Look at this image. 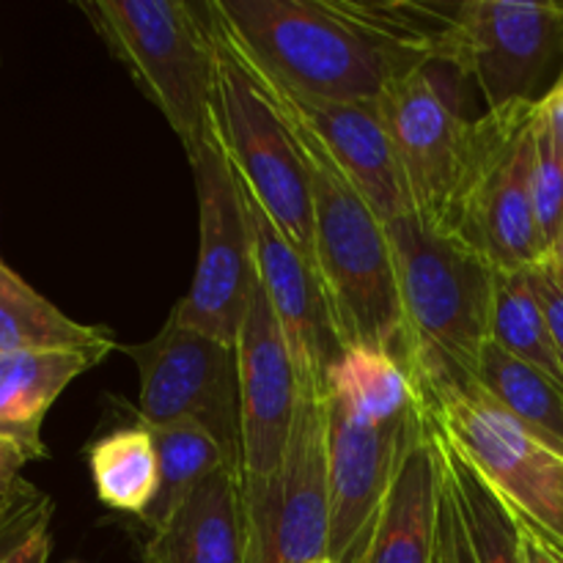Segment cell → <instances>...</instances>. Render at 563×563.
<instances>
[{
  "label": "cell",
  "mask_w": 563,
  "mask_h": 563,
  "mask_svg": "<svg viewBox=\"0 0 563 563\" xmlns=\"http://www.w3.org/2000/svg\"><path fill=\"white\" fill-rule=\"evenodd\" d=\"M456 3L209 0L214 31L258 75L302 97L363 102L443 58Z\"/></svg>",
  "instance_id": "obj_1"
},
{
  "label": "cell",
  "mask_w": 563,
  "mask_h": 563,
  "mask_svg": "<svg viewBox=\"0 0 563 563\" xmlns=\"http://www.w3.org/2000/svg\"><path fill=\"white\" fill-rule=\"evenodd\" d=\"M311 165L313 273L341 346H374L410 368V335L401 308L388 229L333 159L295 130Z\"/></svg>",
  "instance_id": "obj_2"
},
{
  "label": "cell",
  "mask_w": 563,
  "mask_h": 563,
  "mask_svg": "<svg viewBox=\"0 0 563 563\" xmlns=\"http://www.w3.org/2000/svg\"><path fill=\"white\" fill-rule=\"evenodd\" d=\"M394 247L416 383L476 379L493 324L498 269L471 245L416 214L385 223Z\"/></svg>",
  "instance_id": "obj_3"
},
{
  "label": "cell",
  "mask_w": 563,
  "mask_h": 563,
  "mask_svg": "<svg viewBox=\"0 0 563 563\" xmlns=\"http://www.w3.org/2000/svg\"><path fill=\"white\" fill-rule=\"evenodd\" d=\"M80 9L143 97L165 115L187 157H196L212 135L218 104L220 55L207 3L91 0Z\"/></svg>",
  "instance_id": "obj_4"
},
{
  "label": "cell",
  "mask_w": 563,
  "mask_h": 563,
  "mask_svg": "<svg viewBox=\"0 0 563 563\" xmlns=\"http://www.w3.org/2000/svg\"><path fill=\"white\" fill-rule=\"evenodd\" d=\"M440 438L517 517L563 548V449L506 412L476 379L416 383Z\"/></svg>",
  "instance_id": "obj_5"
},
{
  "label": "cell",
  "mask_w": 563,
  "mask_h": 563,
  "mask_svg": "<svg viewBox=\"0 0 563 563\" xmlns=\"http://www.w3.org/2000/svg\"><path fill=\"white\" fill-rule=\"evenodd\" d=\"M539 104H509L476 119V152L445 231L482 253L498 273L548 262L533 201Z\"/></svg>",
  "instance_id": "obj_6"
},
{
  "label": "cell",
  "mask_w": 563,
  "mask_h": 563,
  "mask_svg": "<svg viewBox=\"0 0 563 563\" xmlns=\"http://www.w3.org/2000/svg\"><path fill=\"white\" fill-rule=\"evenodd\" d=\"M214 38L220 55L214 104L220 143L247 192L313 267V185L306 152L218 31Z\"/></svg>",
  "instance_id": "obj_7"
},
{
  "label": "cell",
  "mask_w": 563,
  "mask_h": 563,
  "mask_svg": "<svg viewBox=\"0 0 563 563\" xmlns=\"http://www.w3.org/2000/svg\"><path fill=\"white\" fill-rule=\"evenodd\" d=\"M440 64L471 75L487 110L542 104L563 77V3H456Z\"/></svg>",
  "instance_id": "obj_8"
},
{
  "label": "cell",
  "mask_w": 563,
  "mask_h": 563,
  "mask_svg": "<svg viewBox=\"0 0 563 563\" xmlns=\"http://www.w3.org/2000/svg\"><path fill=\"white\" fill-rule=\"evenodd\" d=\"M190 165L198 196V262L190 289L170 313L185 328L236 346L258 273L245 196L220 143L218 121Z\"/></svg>",
  "instance_id": "obj_9"
},
{
  "label": "cell",
  "mask_w": 563,
  "mask_h": 563,
  "mask_svg": "<svg viewBox=\"0 0 563 563\" xmlns=\"http://www.w3.org/2000/svg\"><path fill=\"white\" fill-rule=\"evenodd\" d=\"M137 366V423H196L212 434L231 467L242 471L240 363L236 346L185 328L170 313L154 339L124 346Z\"/></svg>",
  "instance_id": "obj_10"
},
{
  "label": "cell",
  "mask_w": 563,
  "mask_h": 563,
  "mask_svg": "<svg viewBox=\"0 0 563 563\" xmlns=\"http://www.w3.org/2000/svg\"><path fill=\"white\" fill-rule=\"evenodd\" d=\"M247 563L330 559V467L324 396L300 394L280 465L258 487H242Z\"/></svg>",
  "instance_id": "obj_11"
},
{
  "label": "cell",
  "mask_w": 563,
  "mask_h": 563,
  "mask_svg": "<svg viewBox=\"0 0 563 563\" xmlns=\"http://www.w3.org/2000/svg\"><path fill=\"white\" fill-rule=\"evenodd\" d=\"M385 124L410 192L412 214L445 231L476 152V121L445 102L429 69L385 88Z\"/></svg>",
  "instance_id": "obj_12"
},
{
  "label": "cell",
  "mask_w": 563,
  "mask_h": 563,
  "mask_svg": "<svg viewBox=\"0 0 563 563\" xmlns=\"http://www.w3.org/2000/svg\"><path fill=\"white\" fill-rule=\"evenodd\" d=\"M245 71L262 88L264 97L273 102L280 119L311 137L333 159L335 168L350 179V185L361 192L363 201L377 212L383 223L412 214L410 192H407L405 176H401L399 157H396L379 99L335 102V99L302 97V93L289 91L280 82L258 75L251 66H245Z\"/></svg>",
  "instance_id": "obj_13"
},
{
  "label": "cell",
  "mask_w": 563,
  "mask_h": 563,
  "mask_svg": "<svg viewBox=\"0 0 563 563\" xmlns=\"http://www.w3.org/2000/svg\"><path fill=\"white\" fill-rule=\"evenodd\" d=\"M328 407V467H330V561L357 563L383 500L394 484L407 449L427 423V407L399 421L374 423Z\"/></svg>",
  "instance_id": "obj_14"
},
{
  "label": "cell",
  "mask_w": 563,
  "mask_h": 563,
  "mask_svg": "<svg viewBox=\"0 0 563 563\" xmlns=\"http://www.w3.org/2000/svg\"><path fill=\"white\" fill-rule=\"evenodd\" d=\"M236 363H240L242 487H258L278 471L300 399L289 346L258 275L236 339Z\"/></svg>",
  "instance_id": "obj_15"
},
{
  "label": "cell",
  "mask_w": 563,
  "mask_h": 563,
  "mask_svg": "<svg viewBox=\"0 0 563 563\" xmlns=\"http://www.w3.org/2000/svg\"><path fill=\"white\" fill-rule=\"evenodd\" d=\"M242 196H245L247 218H251L258 280L267 291L269 306L289 346L300 394L324 396L328 372L339 361L344 346L330 322L322 286L306 256L280 234L278 225L258 207L245 185H242Z\"/></svg>",
  "instance_id": "obj_16"
},
{
  "label": "cell",
  "mask_w": 563,
  "mask_h": 563,
  "mask_svg": "<svg viewBox=\"0 0 563 563\" xmlns=\"http://www.w3.org/2000/svg\"><path fill=\"white\" fill-rule=\"evenodd\" d=\"M143 563H247L242 471L203 478L159 531L148 533Z\"/></svg>",
  "instance_id": "obj_17"
},
{
  "label": "cell",
  "mask_w": 563,
  "mask_h": 563,
  "mask_svg": "<svg viewBox=\"0 0 563 563\" xmlns=\"http://www.w3.org/2000/svg\"><path fill=\"white\" fill-rule=\"evenodd\" d=\"M440 515V451L432 421L407 449L357 563H432Z\"/></svg>",
  "instance_id": "obj_18"
},
{
  "label": "cell",
  "mask_w": 563,
  "mask_h": 563,
  "mask_svg": "<svg viewBox=\"0 0 563 563\" xmlns=\"http://www.w3.org/2000/svg\"><path fill=\"white\" fill-rule=\"evenodd\" d=\"M113 350H20L0 355V438L11 440L27 462L49 454L42 423L58 396Z\"/></svg>",
  "instance_id": "obj_19"
},
{
  "label": "cell",
  "mask_w": 563,
  "mask_h": 563,
  "mask_svg": "<svg viewBox=\"0 0 563 563\" xmlns=\"http://www.w3.org/2000/svg\"><path fill=\"white\" fill-rule=\"evenodd\" d=\"M324 399L366 421H399L421 407L410 368L385 350L346 346L328 372Z\"/></svg>",
  "instance_id": "obj_20"
},
{
  "label": "cell",
  "mask_w": 563,
  "mask_h": 563,
  "mask_svg": "<svg viewBox=\"0 0 563 563\" xmlns=\"http://www.w3.org/2000/svg\"><path fill=\"white\" fill-rule=\"evenodd\" d=\"M20 350H115L113 333L66 317L0 262V355Z\"/></svg>",
  "instance_id": "obj_21"
},
{
  "label": "cell",
  "mask_w": 563,
  "mask_h": 563,
  "mask_svg": "<svg viewBox=\"0 0 563 563\" xmlns=\"http://www.w3.org/2000/svg\"><path fill=\"white\" fill-rule=\"evenodd\" d=\"M97 498L108 509L143 520L157 495L159 462L152 429L135 423L108 432L88 445Z\"/></svg>",
  "instance_id": "obj_22"
},
{
  "label": "cell",
  "mask_w": 563,
  "mask_h": 563,
  "mask_svg": "<svg viewBox=\"0 0 563 563\" xmlns=\"http://www.w3.org/2000/svg\"><path fill=\"white\" fill-rule=\"evenodd\" d=\"M476 383L522 423L563 449V388L495 341L482 346Z\"/></svg>",
  "instance_id": "obj_23"
},
{
  "label": "cell",
  "mask_w": 563,
  "mask_h": 563,
  "mask_svg": "<svg viewBox=\"0 0 563 563\" xmlns=\"http://www.w3.org/2000/svg\"><path fill=\"white\" fill-rule=\"evenodd\" d=\"M154 438L159 462L157 495L143 515L148 533L159 531L174 517V511L190 498L192 489L212 476L220 467H231L223 449L196 423H168V427H148Z\"/></svg>",
  "instance_id": "obj_24"
},
{
  "label": "cell",
  "mask_w": 563,
  "mask_h": 563,
  "mask_svg": "<svg viewBox=\"0 0 563 563\" xmlns=\"http://www.w3.org/2000/svg\"><path fill=\"white\" fill-rule=\"evenodd\" d=\"M489 341L504 346L520 361L531 363L533 368L548 374L563 388L561 357L555 352L548 317H544L542 302H539L526 269L498 273V278H495Z\"/></svg>",
  "instance_id": "obj_25"
},
{
  "label": "cell",
  "mask_w": 563,
  "mask_h": 563,
  "mask_svg": "<svg viewBox=\"0 0 563 563\" xmlns=\"http://www.w3.org/2000/svg\"><path fill=\"white\" fill-rule=\"evenodd\" d=\"M434 438H438L445 473H449L451 484H454L456 500H460L462 517H465L478 563H522L515 511L440 438L438 429H434Z\"/></svg>",
  "instance_id": "obj_26"
},
{
  "label": "cell",
  "mask_w": 563,
  "mask_h": 563,
  "mask_svg": "<svg viewBox=\"0 0 563 563\" xmlns=\"http://www.w3.org/2000/svg\"><path fill=\"white\" fill-rule=\"evenodd\" d=\"M537 157H533V201H537L539 229H542L544 245L553 251L563 229V146L542 113L537 110Z\"/></svg>",
  "instance_id": "obj_27"
},
{
  "label": "cell",
  "mask_w": 563,
  "mask_h": 563,
  "mask_svg": "<svg viewBox=\"0 0 563 563\" xmlns=\"http://www.w3.org/2000/svg\"><path fill=\"white\" fill-rule=\"evenodd\" d=\"M53 511V498L20 478L9 498L0 500V563L11 559L27 539L49 528Z\"/></svg>",
  "instance_id": "obj_28"
},
{
  "label": "cell",
  "mask_w": 563,
  "mask_h": 563,
  "mask_svg": "<svg viewBox=\"0 0 563 563\" xmlns=\"http://www.w3.org/2000/svg\"><path fill=\"white\" fill-rule=\"evenodd\" d=\"M432 563H478L465 517H462L460 500H456L454 484H451L449 473H445L443 456H440V515Z\"/></svg>",
  "instance_id": "obj_29"
},
{
  "label": "cell",
  "mask_w": 563,
  "mask_h": 563,
  "mask_svg": "<svg viewBox=\"0 0 563 563\" xmlns=\"http://www.w3.org/2000/svg\"><path fill=\"white\" fill-rule=\"evenodd\" d=\"M528 280H531L533 291H537L539 302H542V311L548 317L550 335H553L555 352L561 357L563 366V278L553 269V264L542 262L537 267L526 269Z\"/></svg>",
  "instance_id": "obj_30"
},
{
  "label": "cell",
  "mask_w": 563,
  "mask_h": 563,
  "mask_svg": "<svg viewBox=\"0 0 563 563\" xmlns=\"http://www.w3.org/2000/svg\"><path fill=\"white\" fill-rule=\"evenodd\" d=\"M517 537H520V559L522 563H563V548L555 544L548 533L539 531L528 520L517 517Z\"/></svg>",
  "instance_id": "obj_31"
},
{
  "label": "cell",
  "mask_w": 563,
  "mask_h": 563,
  "mask_svg": "<svg viewBox=\"0 0 563 563\" xmlns=\"http://www.w3.org/2000/svg\"><path fill=\"white\" fill-rule=\"evenodd\" d=\"M27 465V456L11 440L0 438V500L9 498L20 482V471Z\"/></svg>",
  "instance_id": "obj_32"
},
{
  "label": "cell",
  "mask_w": 563,
  "mask_h": 563,
  "mask_svg": "<svg viewBox=\"0 0 563 563\" xmlns=\"http://www.w3.org/2000/svg\"><path fill=\"white\" fill-rule=\"evenodd\" d=\"M49 550H53V537H49V528H44V531H38L36 537L27 539V542L3 563H47Z\"/></svg>",
  "instance_id": "obj_33"
},
{
  "label": "cell",
  "mask_w": 563,
  "mask_h": 563,
  "mask_svg": "<svg viewBox=\"0 0 563 563\" xmlns=\"http://www.w3.org/2000/svg\"><path fill=\"white\" fill-rule=\"evenodd\" d=\"M539 113H542V119L548 121V126L563 146V77L559 80V86L550 91V97L539 104Z\"/></svg>",
  "instance_id": "obj_34"
},
{
  "label": "cell",
  "mask_w": 563,
  "mask_h": 563,
  "mask_svg": "<svg viewBox=\"0 0 563 563\" xmlns=\"http://www.w3.org/2000/svg\"><path fill=\"white\" fill-rule=\"evenodd\" d=\"M313 563H335V561H330V559H324V561H313Z\"/></svg>",
  "instance_id": "obj_35"
},
{
  "label": "cell",
  "mask_w": 563,
  "mask_h": 563,
  "mask_svg": "<svg viewBox=\"0 0 563 563\" xmlns=\"http://www.w3.org/2000/svg\"><path fill=\"white\" fill-rule=\"evenodd\" d=\"M71 563H77V561H71Z\"/></svg>",
  "instance_id": "obj_36"
}]
</instances>
